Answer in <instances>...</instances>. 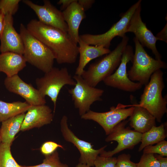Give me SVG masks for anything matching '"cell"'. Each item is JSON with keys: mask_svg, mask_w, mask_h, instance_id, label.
<instances>
[{"mask_svg": "<svg viewBox=\"0 0 167 167\" xmlns=\"http://www.w3.org/2000/svg\"><path fill=\"white\" fill-rule=\"evenodd\" d=\"M134 109L128 120L134 130L143 134L156 126V119L146 109L139 104H133Z\"/></svg>", "mask_w": 167, "mask_h": 167, "instance_id": "obj_20", "label": "cell"}, {"mask_svg": "<svg viewBox=\"0 0 167 167\" xmlns=\"http://www.w3.org/2000/svg\"><path fill=\"white\" fill-rule=\"evenodd\" d=\"M167 23L162 29L158 33L156 37L158 40L162 41L165 42L167 43Z\"/></svg>", "mask_w": 167, "mask_h": 167, "instance_id": "obj_33", "label": "cell"}, {"mask_svg": "<svg viewBox=\"0 0 167 167\" xmlns=\"http://www.w3.org/2000/svg\"><path fill=\"white\" fill-rule=\"evenodd\" d=\"M68 118L63 115L61 120L60 129L62 136L66 141L73 144L80 153L79 163L89 167L94 166V163L96 157L104 150L107 145L98 149H95L90 143L78 138L69 128L67 123Z\"/></svg>", "mask_w": 167, "mask_h": 167, "instance_id": "obj_12", "label": "cell"}, {"mask_svg": "<svg viewBox=\"0 0 167 167\" xmlns=\"http://www.w3.org/2000/svg\"><path fill=\"white\" fill-rule=\"evenodd\" d=\"M74 87L68 90L75 108L78 109L81 116L90 110L91 105L96 101H102L101 96L104 92L103 89L96 88L88 84L81 76L75 75Z\"/></svg>", "mask_w": 167, "mask_h": 167, "instance_id": "obj_8", "label": "cell"}, {"mask_svg": "<svg viewBox=\"0 0 167 167\" xmlns=\"http://www.w3.org/2000/svg\"><path fill=\"white\" fill-rule=\"evenodd\" d=\"M6 88L9 92L19 95L31 105H45L46 101L31 84L24 81L16 75L11 77H7L4 81Z\"/></svg>", "mask_w": 167, "mask_h": 167, "instance_id": "obj_15", "label": "cell"}, {"mask_svg": "<svg viewBox=\"0 0 167 167\" xmlns=\"http://www.w3.org/2000/svg\"><path fill=\"white\" fill-rule=\"evenodd\" d=\"M20 35L24 46L23 54L27 62L46 73L53 67L55 57L51 50L21 24Z\"/></svg>", "mask_w": 167, "mask_h": 167, "instance_id": "obj_3", "label": "cell"}, {"mask_svg": "<svg viewBox=\"0 0 167 167\" xmlns=\"http://www.w3.org/2000/svg\"><path fill=\"white\" fill-rule=\"evenodd\" d=\"M143 150L144 153L157 154L162 156H167V141L164 140L157 143L154 146H147Z\"/></svg>", "mask_w": 167, "mask_h": 167, "instance_id": "obj_27", "label": "cell"}, {"mask_svg": "<svg viewBox=\"0 0 167 167\" xmlns=\"http://www.w3.org/2000/svg\"><path fill=\"white\" fill-rule=\"evenodd\" d=\"M25 113L20 131H24L50 124L53 119L52 110L45 105H31Z\"/></svg>", "mask_w": 167, "mask_h": 167, "instance_id": "obj_17", "label": "cell"}, {"mask_svg": "<svg viewBox=\"0 0 167 167\" xmlns=\"http://www.w3.org/2000/svg\"><path fill=\"white\" fill-rule=\"evenodd\" d=\"M159 161L160 167H167V157L162 156L159 155H154Z\"/></svg>", "mask_w": 167, "mask_h": 167, "instance_id": "obj_35", "label": "cell"}, {"mask_svg": "<svg viewBox=\"0 0 167 167\" xmlns=\"http://www.w3.org/2000/svg\"><path fill=\"white\" fill-rule=\"evenodd\" d=\"M126 108V106L120 103L115 107L112 106L110 110L105 112H98L89 110L81 116V119L93 121L102 127L108 135L114 127L126 120L132 114L134 106Z\"/></svg>", "mask_w": 167, "mask_h": 167, "instance_id": "obj_11", "label": "cell"}, {"mask_svg": "<svg viewBox=\"0 0 167 167\" xmlns=\"http://www.w3.org/2000/svg\"><path fill=\"white\" fill-rule=\"evenodd\" d=\"M85 11L78 3L77 0H75L62 11L64 19L67 26V34L77 44L80 39L79 28L80 24L86 17Z\"/></svg>", "mask_w": 167, "mask_h": 167, "instance_id": "obj_18", "label": "cell"}, {"mask_svg": "<svg viewBox=\"0 0 167 167\" xmlns=\"http://www.w3.org/2000/svg\"><path fill=\"white\" fill-rule=\"evenodd\" d=\"M5 15L0 11V37L2 32L4 23Z\"/></svg>", "mask_w": 167, "mask_h": 167, "instance_id": "obj_37", "label": "cell"}, {"mask_svg": "<svg viewBox=\"0 0 167 167\" xmlns=\"http://www.w3.org/2000/svg\"><path fill=\"white\" fill-rule=\"evenodd\" d=\"M45 158L41 164L33 166L24 167H69L67 164H64L60 161L59 153L55 151L51 155L45 156Z\"/></svg>", "mask_w": 167, "mask_h": 167, "instance_id": "obj_26", "label": "cell"}, {"mask_svg": "<svg viewBox=\"0 0 167 167\" xmlns=\"http://www.w3.org/2000/svg\"><path fill=\"white\" fill-rule=\"evenodd\" d=\"M26 61L22 54L12 52L0 54V72L7 77L16 75L26 66Z\"/></svg>", "mask_w": 167, "mask_h": 167, "instance_id": "obj_21", "label": "cell"}, {"mask_svg": "<svg viewBox=\"0 0 167 167\" xmlns=\"http://www.w3.org/2000/svg\"><path fill=\"white\" fill-rule=\"evenodd\" d=\"M20 0H0V11L4 15H13L17 11Z\"/></svg>", "mask_w": 167, "mask_h": 167, "instance_id": "obj_28", "label": "cell"}, {"mask_svg": "<svg viewBox=\"0 0 167 167\" xmlns=\"http://www.w3.org/2000/svg\"><path fill=\"white\" fill-rule=\"evenodd\" d=\"M30 106L26 101L7 102L0 100V122L25 113Z\"/></svg>", "mask_w": 167, "mask_h": 167, "instance_id": "obj_24", "label": "cell"}, {"mask_svg": "<svg viewBox=\"0 0 167 167\" xmlns=\"http://www.w3.org/2000/svg\"><path fill=\"white\" fill-rule=\"evenodd\" d=\"M26 28L51 50L58 64H71L75 62L79 54V47L67 33L36 19L30 21Z\"/></svg>", "mask_w": 167, "mask_h": 167, "instance_id": "obj_1", "label": "cell"}, {"mask_svg": "<svg viewBox=\"0 0 167 167\" xmlns=\"http://www.w3.org/2000/svg\"><path fill=\"white\" fill-rule=\"evenodd\" d=\"M37 89L44 97L48 96L53 102L54 113L57 100L60 91L65 85L75 86L76 82L66 67H53L44 75L35 80Z\"/></svg>", "mask_w": 167, "mask_h": 167, "instance_id": "obj_6", "label": "cell"}, {"mask_svg": "<svg viewBox=\"0 0 167 167\" xmlns=\"http://www.w3.org/2000/svg\"><path fill=\"white\" fill-rule=\"evenodd\" d=\"M43 5L36 4L29 0L23 2L35 12L42 23L67 33L68 27L62 11L54 6L49 0H44Z\"/></svg>", "mask_w": 167, "mask_h": 167, "instance_id": "obj_14", "label": "cell"}, {"mask_svg": "<svg viewBox=\"0 0 167 167\" xmlns=\"http://www.w3.org/2000/svg\"><path fill=\"white\" fill-rule=\"evenodd\" d=\"M163 72L159 69L151 76L148 83L145 86L139 105L146 109L159 122H161L167 112V97H163L162 91L165 85Z\"/></svg>", "mask_w": 167, "mask_h": 167, "instance_id": "obj_2", "label": "cell"}, {"mask_svg": "<svg viewBox=\"0 0 167 167\" xmlns=\"http://www.w3.org/2000/svg\"><path fill=\"white\" fill-rule=\"evenodd\" d=\"M116 157H106L98 156L94 163L95 167H116Z\"/></svg>", "mask_w": 167, "mask_h": 167, "instance_id": "obj_30", "label": "cell"}, {"mask_svg": "<svg viewBox=\"0 0 167 167\" xmlns=\"http://www.w3.org/2000/svg\"><path fill=\"white\" fill-rule=\"evenodd\" d=\"M166 123L159 126H154L147 131L142 134L141 143L138 149L142 151L146 146L152 145L165 140L167 137Z\"/></svg>", "mask_w": 167, "mask_h": 167, "instance_id": "obj_23", "label": "cell"}, {"mask_svg": "<svg viewBox=\"0 0 167 167\" xmlns=\"http://www.w3.org/2000/svg\"><path fill=\"white\" fill-rule=\"evenodd\" d=\"M1 143H2V140H1V139L0 135V145Z\"/></svg>", "mask_w": 167, "mask_h": 167, "instance_id": "obj_39", "label": "cell"}, {"mask_svg": "<svg viewBox=\"0 0 167 167\" xmlns=\"http://www.w3.org/2000/svg\"><path fill=\"white\" fill-rule=\"evenodd\" d=\"M131 157L129 154L120 155L117 158L116 167H137V163L132 162Z\"/></svg>", "mask_w": 167, "mask_h": 167, "instance_id": "obj_32", "label": "cell"}, {"mask_svg": "<svg viewBox=\"0 0 167 167\" xmlns=\"http://www.w3.org/2000/svg\"><path fill=\"white\" fill-rule=\"evenodd\" d=\"M76 167H89L87 165L79 163L76 166Z\"/></svg>", "mask_w": 167, "mask_h": 167, "instance_id": "obj_38", "label": "cell"}, {"mask_svg": "<svg viewBox=\"0 0 167 167\" xmlns=\"http://www.w3.org/2000/svg\"><path fill=\"white\" fill-rule=\"evenodd\" d=\"M25 113H22L1 122L0 135L2 143L12 144L16 134L20 131Z\"/></svg>", "mask_w": 167, "mask_h": 167, "instance_id": "obj_22", "label": "cell"}, {"mask_svg": "<svg viewBox=\"0 0 167 167\" xmlns=\"http://www.w3.org/2000/svg\"><path fill=\"white\" fill-rule=\"evenodd\" d=\"M134 54L132 46L127 45L116 71L103 80L106 85L127 92H134L141 88L142 85L141 84L131 81L128 76L127 64L130 61L132 62Z\"/></svg>", "mask_w": 167, "mask_h": 167, "instance_id": "obj_9", "label": "cell"}, {"mask_svg": "<svg viewBox=\"0 0 167 167\" xmlns=\"http://www.w3.org/2000/svg\"><path fill=\"white\" fill-rule=\"evenodd\" d=\"M60 148L64 149L63 147L61 145L52 141H47L43 143L40 148V151L42 154L45 156L51 154L57 149Z\"/></svg>", "mask_w": 167, "mask_h": 167, "instance_id": "obj_31", "label": "cell"}, {"mask_svg": "<svg viewBox=\"0 0 167 167\" xmlns=\"http://www.w3.org/2000/svg\"><path fill=\"white\" fill-rule=\"evenodd\" d=\"M141 2V0H139L131 6L126 12L121 15L119 20L105 32L98 35L84 34L79 35L80 38L88 45L102 46L109 49L113 38L117 36L122 38L126 35L127 28L131 17Z\"/></svg>", "mask_w": 167, "mask_h": 167, "instance_id": "obj_7", "label": "cell"}, {"mask_svg": "<svg viewBox=\"0 0 167 167\" xmlns=\"http://www.w3.org/2000/svg\"><path fill=\"white\" fill-rule=\"evenodd\" d=\"M112 51L101 59L91 64L81 75L90 85L95 87L112 74L119 65L123 52L128 44L129 38L126 35Z\"/></svg>", "mask_w": 167, "mask_h": 167, "instance_id": "obj_4", "label": "cell"}, {"mask_svg": "<svg viewBox=\"0 0 167 167\" xmlns=\"http://www.w3.org/2000/svg\"><path fill=\"white\" fill-rule=\"evenodd\" d=\"M128 122V120H125L114 127L105 138V141H116L118 143V145L113 150H103L100 154V156L112 157L124 150L133 148L140 142L142 134L131 130L129 127H126Z\"/></svg>", "mask_w": 167, "mask_h": 167, "instance_id": "obj_10", "label": "cell"}, {"mask_svg": "<svg viewBox=\"0 0 167 167\" xmlns=\"http://www.w3.org/2000/svg\"><path fill=\"white\" fill-rule=\"evenodd\" d=\"M75 0H60L57 4L61 5V9L63 11L67 7Z\"/></svg>", "mask_w": 167, "mask_h": 167, "instance_id": "obj_36", "label": "cell"}, {"mask_svg": "<svg viewBox=\"0 0 167 167\" xmlns=\"http://www.w3.org/2000/svg\"><path fill=\"white\" fill-rule=\"evenodd\" d=\"M79 59L76 69L75 75L81 76L86 65L92 60L109 53V49L102 46H92L84 42L80 38L78 43Z\"/></svg>", "mask_w": 167, "mask_h": 167, "instance_id": "obj_19", "label": "cell"}, {"mask_svg": "<svg viewBox=\"0 0 167 167\" xmlns=\"http://www.w3.org/2000/svg\"><path fill=\"white\" fill-rule=\"evenodd\" d=\"M12 144L2 143L0 145V167H24L19 165L11 152Z\"/></svg>", "mask_w": 167, "mask_h": 167, "instance_id": "obj_25", "label": "cell"}, {"mask_svg": "<svg viewBox=\"0 0 167 167\" xmlns=\"http://www.w3.org/2000/svg\"><path fill=\"white\" fill-rule=\"evenodd\" d=\"M133 41L135 52L132 65L127 71L128 76L131 81L139 82L142 86H145L154 72L161 69H166L167 65L161 60H156L149 55L135 37L134 38Z\"/></svg>", "mask_w": 167, "mask_h": 167, "instance_id": "obj_5", "label": "cell"}, {"mask_svg": "<svg viewBox=\"0 0 167 167\" xmlns=\"http://www.w3.org/2000/svg\"><path fill=\"white\" fill-rule=\"evenodd\" d=\"M137 165V167H160L154 154L144 153Z\"/></svg>", "mask_w": 167, "mask_h": 167, "instance_id": "obj_29", "label": "cell"}, {"mask_svg": "<svg viewBox=\"0 0 167 167\" xmlns=\"http://www.w3.org/2000/svg\"><path fill=\"white\" fill-rule=\"evenodd\" d=\"M141 3L137 7L132 16L126 29V33H134L135 37L143 47L151 50L156 59L161 60L162 56L156 46L158 40L152 32L147 27L142 20L141 12Z\"/></svg>", "mask_w": 167, "mask_h": 167, "instance_id": "obj_13", "label": "cell"}, {"mask_svg": "<svg viewBox=\"0 0 167 167\" xmlns=\"http://www.w3.org/2000/svg\"><path fill=\"white\" fill-rule=\"evenodd\" d=\"M12 15H5L3 30L0 37V52H12L23 55L24 46L22 38L13 27Z\"/></svg>", "mask_w": 167, "mask_h": 167, "instance_id": "obj_16", "label": "cell"}, {"mask_svg": "<svg viewBox=\"0 0 167 167\" xmlns=\"http://www.w3.org/2000/svg\"><path fill=\"white\" fill-rule=\"evenodd\" d=\"M95 1L94 0H78V3L83 7L85 11L90 8Z\"/></svg>", "mask_w": 167, "mask_h": 167, "instance_id": "obj_34", "label": "cell"}]
</instances>
